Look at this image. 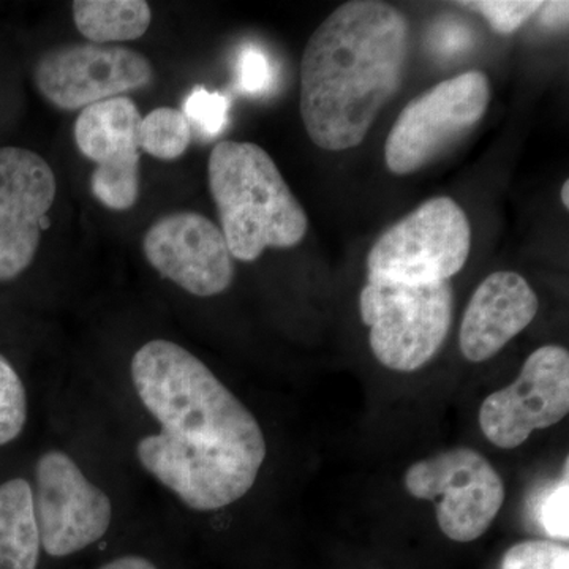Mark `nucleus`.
<instances>
[{"mask_svg": "<svg viewBox=\"0 0 569 569\" xmlns=\"http://www.w3.org/2000/svg\"><path fill=\"white\" fill-rule=\"evenodd\" d=\"M32 500L41 548L56 559L81 552L110 529V497L66 452L41 456Z\"/></svg>", "mask_w": 569, "mask_h": 569, "instance_id": "obj_8", "label": "nucleus"}, {"mask_svg": "<svg viewBox=\"0 0 569 569\" xmlns=\"http://www.w3.org/2000/svg\"><path fill=\"white\" fill-rule=\"evenodd\" d=\"M406 488L419 500H437L441 531L456 542L481 538L503 507L505 486L485 456L455 448L408 468Z\"/></svg>", "mask_w": 569, "mask_h": 569, "instance_id": "obj_7", "label": "nucleus"}, {"mask_svg": "<svg viewBox=\"0 0 569 569\" xmlns=\"http://www.w3.org/2000/svg\"><path fill=\"white\" fill-rule=\"evenodd\" d=\"M152 77V63L146 56L118 44H66L44 52L33 69L43 99L69 111L137 91Z\"/></svg>", "mask_w": 569, "mask_h": 569, "instance_id": "obj_9", "label": "nucleus"}, {"mask_svg": "<svg viewBox=\"0 0 569 569\" xmlns=\"http://www.w3.org/2000/svg\"><path fill=\"white\" fill-rule=\"evenodd\" d=\"M274 82V69L268 56L258 47L249 44L242 48L236 62V84L247 96H260L268 92Z\"/></svg>", "mask_w": 569, "mask_h": 569, "instance_id": "obj_22", "label": "nucleus"}, {"mask_svg": "<svg viewBox=\"0 0 569 569\" xmlns=\"http://www.w3.org/2000/svg\"><path fill=\"white\" fill-rule=\"evenodd\" d=\"M28 421V395L17 370L0 355V447L17 440Z\"/></svg>", "mask_w": 569, "mask_h": 569, "instance_id": "obj_18", "label": "nucleus"}, {"mask_svg": "<svg viewBox=\"0 0 569 569\" xmlns=\"http://www.w3.org/2000/svg\"><path fill=\"white\" fill-rule=\"evenodd\" d=\"M71 10L78 31L96 44L141 39L152 21L144 0H74Z\"/></svg>", "mask_w": 569, "mask_h": 569, "instance_id": "obj_16", "label": "nucleus"}, {"mask_svg": "<svg viewBox=\"0 0 569 569\" xmlns=\"http://www.w3.org/2000/svg\"><path fill=\"white\" fill-rule=\"evenodd\" d=\"M192 127L181 110L156 108L144 116L138 130L140 149L163 162L178 160L192 142Z\"/></svg>", "mask_w": 569, "mask_h": 569, "instance_id": "obj_17", "label": "nucleus"}, {"mask_svg": "<svg viewBox=\"0 0 569 569\" xmlns=\"http://www.w3.org/2000/svg\"><path fill=\"white\" fill-rule=\"evenodd\" d=\"M470 250L466 211L452 198H430L377 239L367 254V276L407 284L449 282Z\"/></svg>", "mask_w": 569, "mask_h": 569, "instance_id": "obj_5", "label": "nucleus"}, {"mask_svg": "<svg viewBox=\"0 0 569 569\" xmlns=\"http://www.w3.org/2000/svg\"><path fill=\"white\" fill-rule=\"evenodd\" d=\"M451 282L407 284L367 276L359 310L372 353L397 372H415L436 358L452 323Z\"/></svg>", "mask_w": 569, "mask_h": 569, "instance_id": "obj_4", "label": "nucleus"}, {"mask_svg": "<svg viewBox=\"0 0 569 569\" xmlns=\"http://www.w3.org/2000/svg\"><path fill=\"white\" fill-rule=\"evenodd\" d=\"M501 569H569V549L552 541H523L505 553Z\"/></svg>", "mask_w": 569, "mask_h": 569, "instance_id": "obj_21", "label": "nucleus"}, {"mask_svg": "<svg viewBox=\"0 0 569 569\" xmlns=\"http://www.w3.org/2000/svg\"><path fill=\"white\" fill-rule=\"evenodd\" d=\"M56 192L54 171L43 157L17 146L0 148V282L32 264Z\"/></svg>", "mask_w": 569, "mask_h": 569, "instance_id": "obj_11", "label": "nucleus"}, {"mask_svg": "<svg viewBox=\"0 0 569 569\" xmlns=\"http://www.w3.org/2000/svg\"><path fill=\"white\" fill-rule=\"evenodd\" d=\"M183 116L190 127L206 138L223 132L230 114V100L220 92H211L203 86H197L183 102Z\"/></svg>", "mask_w": 569, "mask_h": 569, "instance_id": "obj_19", "label": "nucleus"}, {"mask_svg": "<svg viewBox=\"0 0 569 569\" xmlns=\"http://www.w3.org/2000/svg\"><path fill=\"white\" fill-rule=\"evenodd\" d=\"M99 569H159L151 560L140 556H123L104 563Z\"/></svg>", "mask_w": 569, "mask_h": 569, "instance_id": "obj_25", "label": "nucleus"}, {"mask_svg": "<svg viewBox=\"0 0 569 569\" xmlns=\"http://www.w3.org/2000/svg\"><path fill=\"white\" fill-rule=\"evenodd\" d=\"M40 548L32 488L10 479L0 486V569H37Z\"/></svg>", "mask_w": 569, "mask_h": 569, "instance_id": "obj_15", "label": "nucleus"}, {"mask_svg": "<svg viewBox=\"0 0 569 569\" xmlns=\"http://www.w3.org/2000/svg\"><path fill=\"white\" fill-rule=\"evenodd\" d=\"M568 507L569 478L567 466L565 467V477L546 492L538 507L539 526L550 538L557 539V541H568L569 538Z\"/></svg>", "mask_w": 569, "mask_h": 569, "instance_id": "obj_23", "label": "nucleus"}, {"mask_svg": "<svg viewBox=\"0 0 569 569\" xmlns=\"http://www.w3.org/2000/svg\"><path fill=\"white\" fill-rule=\"evenodd\" d=\"M538 296L518 272L486 277L468 302L459 346L470 362L493 358L537 317Z\"/></svg>", "mask_w": 569, "mask_h": 569, "instance_id": "obj_14", "label": "nucleus"}, {"mask_svg": "<svg viewBox=\"0 0 569 569\" xmlns=\"http://www.w3.org/2000/svg\"><path fill=\"white\" fill-rule=\"evenodd\" d=\"M569 411L567 348H538L523 362L518 380L493 392L479 410V427L493 447L515 449L535 430L559 425Z\"/></svg>", "mask_w": 569, "mask_h": 569, "instance_id": "obj_10", "label": "nucleus"}, {"mask_svg": "<svg viewBox=\"0 0 569 569\" xmlns=\"http://www.w3.org/2000/svg\"><path fill=\"white\" fill-rule=\"evenodd\" d=\"M568 2H542L541 22L548 28H563L568 24Z\"/></svg>", "mask_w": 569, "mask_h": 569, "instance_id": "obj_24", "label": "nucleus"}, {"mask_svg": "<svg viewBox=\"0 0 569 569\" xmlns=\"http://www.w3.org/2000/svg\"><path fill=\"white\" fill-rule=\"evenodd\" d=\"M208 181L236 260L250 263L266 249H291L306 238L305 208L261 146L219 142L209 156Z\"/></svg>", "mask_w": 569, "mask_h": 569, "instance_id": "obj_3", "label": "nucleus"}, {"mask_svg": "<svg viewBox=\"0 0 569 569\" xmlns=\"http://www.w3.org/2000/svg\"><path fill=\"white\" fill-rule=\"evenodd\" d=\"M141 112L129 97L84 108L74 122V142L96 163L91 192L111 211L133 208L140 197Z\"/></svg>", "mask_w": 569, "mask_h": 569, "instance_id": "obj_12", "label": "nucleus"}, {"mask_svg": "<svg viewBox=\"0 0 569 569\" xmlns=\"http://www.w3.org/2000/svg\"><path fill=\"white\" fill-rule=\"evenodd\" d=\"M142 252L163 279L198 298L223 293L234 279V258L212 220L182 211L160 217L142 238Z\"/></svg>", "mask_w": 569, "mask_h": 569, "instance_id": "obj_13", "label": "nucleus"}, {"mask_svg": "<svg viewBox=\"0 0 569 569\" xmlns=\"http://www.w3.org/2000/svg\"><path fill=\"white\" fill-rule=\"evenodd\" d=\"M561 203L565 208H569V182L565 181L563 189H561Z\"/></svg>", "mask_w": 569, "mask_h": 569, "instance_id": "obj_26", "label": "nucleus"}, {"mask_svg": "<svg viewBox=\"0 0 569 569\" xmlns=\"http://www.w3.org/2000/svg\"><path fill=\"white\" fill-rule=\"evenodd\" d=\"M489 103V78L482 71H467L419 93L400 112L385 142L388 170L397 176L417 173L475 129Z\"/></svg>", "mask_w": 569, "mask_h": 569, "instance_id": "obj_6", "label": "nucleus"}, {"mask_svg": "<svg viewBox=\"0 0 569 569\" xmlns=\"http://www.w3.org/2000/svg\"><path fill=\"white\" fill-rule=\"evenodd\" d=\"M410 24L395 7L351 0L337 7L307 41L299 110L310 140L325 151L361 144L399 91Z\"/></svg>", "mask_w": 569, "mask_h": 569, "instance_id": "obj_2", "label": "nucleus"}, {"mask_svg": "<svg viewBox=\"0 0 569 569\" xmlns=\"http://www.w3.org/2000/svg\"><path fill=\"white\" fill-rule=\"evenodd\" d=\"M458 6L481 14L497 33L509 36L537 14L542 2L538 0H466V2H458Z\"/></svg>", "mask_w": 569, "mask_h": 569, "instance_id": "obj_20", "label": "nucleus"}, {"mask_svg": "<svg viewBox=\"0 0 569 569\" xmlns=\"http://www.w3.org/2000/svg\"><path fill=\"white\" fill-rule=\"evenodd\" d=\"M132 381L160 432L141 438L137 458L194 511H216L253 488L268 447L260 422L201 359L170 340L142 346Z\"/></svg>", "mask_w": 569, "mask_h": 569, "instance_id": "obj_1", "label": "nucleus"}]
</instances>
